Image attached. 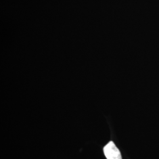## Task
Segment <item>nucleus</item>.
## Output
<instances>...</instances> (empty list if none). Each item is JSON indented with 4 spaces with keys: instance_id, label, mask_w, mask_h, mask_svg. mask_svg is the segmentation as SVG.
I'll return each instance as SVG.
<instances>
[{
    "instance_id": "1",
    "label": "nucleus",
    "mask_w": 159,
    "mask_h": 159,
    "mask_svg": "<svg viewBox=\"0 0 159 159\" xmlns=\"http://www.w3.org/2000/svg\"><path fill=\"white\" fill-rule=\"evenodd\" d=\"M103 151L107 159H122L119 149L112 141L104 146Z\"/></svg>"
}]
</instances>
